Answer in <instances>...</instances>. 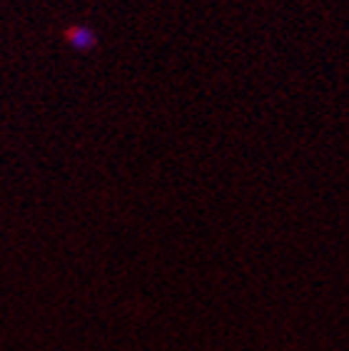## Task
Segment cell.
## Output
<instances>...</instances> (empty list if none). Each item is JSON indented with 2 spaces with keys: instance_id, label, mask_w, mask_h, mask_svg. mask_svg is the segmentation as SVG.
I'll use <instances>...</instances> for the list:
<instances>
[{
  "instance_id": "1",
  "label": "cell",
  "mask_w": 349,
  "mask_h": 351,
  "mask_svg": "<svg viewBox=\"0 0 349 351\" xmlns=\"http://www.w3.org/2000/svg\"><path fill=\"white\" fill-rule=\"evenodd\" d=\"M65 45L75 53H93L98 43H100V35L95 30L93 25H87V23H78V25H70L65 30Z\"/></svg>"
}]
</instances>
